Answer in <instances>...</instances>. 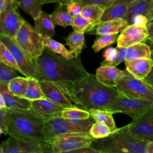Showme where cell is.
I'll return each instance as SVG.
<instances>
[{
    "instance_id": "cell-1",
    "label": "cell",
    "mask_w": 153,
    "mask_h": 153,
    "mask_svg": "<svg viewBox=\"0 0 153 153\" xmlns=\"http://www.w3.org/2000/svg\"><path fill=\"white\" fill-rule=\"evenodd\" d=\"M55 82L76 107L87 111H106L120 95L115 88L102 84L96 75L91 74L76 81Z\"/></svg>"
},
{
    "instance_id": "cell-2",
    "label": "cell",
    "mask_w": 153,
    "mask_h": 153,
    "mask_svg": "<svg viewBox=\"0 0 153 153\" xmlns=\"http://www.w3.org/2000/svg\"><path fill=\"white\" fill-rule=\"evenodd\" d=\"M36 59L40 71L39 80L74 81L89 74L82 65L80 55L68 59L44 49Z\"/></svg>"
},
{
    "instance_id": "cell-3",
    "label": "cell",
    "mask_w": 153,
    "mask_h": 153,
    "mask_svg": "<svg viewBox=\"0 0 153 153\" xmlns=\"http://www.w3.org/2000/svg\"><path fill=\"white\" fill-rule=\"evenodd\" d=\"M8 134L42 145L47 152H51L50 145L44 134L45 120L30 109H13L5 108Z\"/></svg>"
},
{
    "instance_id": "cell-4",
    "label": "cell",
    "mask_w": 153,
    "mask_h": 153,
    "mask_svg": "<svg viewBox=\"0 0 153 153\" xmlns=\"http://www.w3.org/2000/svg\"><path fill=\"white\" fill-rule=\"evenodd\" d=\"M148 143L134 137L127 124L117 128L105 137L94 139L91 146L99 153H146Z\"/></svg>"
},
{
    "instance_id": "cell-5",
    "label": "cell",
    "mask_w": 153,
    "mask_h": 153,
    "mask_svg": "<svg viewBox=\"0 0 153 153\" xmlns=\"http://www.w3.org/2000/svg\"><path fill=\"white\" fill-rule=\"evenodd\" d=\"M90 117L84 120H72L57 116L46 120L44 126V134L47 142H51L57 136L71 133H89L94 123Z\"/></svg>"
},
{
    "instance_id": "cell-6",
    "label": "cell",
    "mask_w": 153,
    "mask_h": 153,
    "mask_svg": "<svg viewBox=\"0 0 153 153\" xmlns=\"http://www.w3.org/2000/svg\"><path fill=\"white\" fill-rule=\"evenodd\" d=\"M0 41L8 47L14 56L21 70V74L26 77L39 79L40 71L36 58L22 48L14 38L5 34L0 33Z\"/></svg>"
},
{
    "instance_id": "cell-7",
    "label": "cell",
    "mask_w": 153,
    "mask_h": 153,
    "mask_svg": "<svg viewBox=\"0 0 153 153\" xmlns=\"http://www.w3.org/2000/svg\"><path fill=\"white\" fill-rule=\"evenodd\" d=\"M115 88L127 97L153 103V88L143 79L132 75L127 70L125 76L118 82Z\"/></svg>"
},
{
    "instance_id": "cell-8",
    "label": "cell",
    "mask_w": 153,
    "mask_h": 153,
    "mask_svg": "<svg viewBox=\"0 0 153 153\" xmlns=\"http://www.w3.org/2000/svg\"><path fill=\"white\" fill-rule=\"evenodd\" d=\"M94 140L89 133H71L60 135L50 143L51 152H72L91 146Z\"/></svg>"
},
{
    "instance_id": "cell-9",
    "label": "cell",
    "mask_w": 153,
    "mask_h": 153,
    "mask_svg": "<svg viewBox=\"0 0 153 153\" xmlns=\"http://www.w3.org/2000/svg\"><path fill=\"white\" fill-rule=\"evenodd\" d=\"M15 40L28 53L35 58L41 55L45 48L43 45V38L27 21L23 20L18 30Z\"/></svg>"
},
{
    "instance_id": "cell-10",
    "label": "cell",
    "mask_w": 153,
    "mask_h": 153,
    "mask_svg": "<svg viewBox=\"0 0 153 153\" xmlns=\"http://www.w3.org/2000/svg\"><path fill=\"white\" fill-rule=\"evenodd\" d=\"M153 106V103L138 99L127 97L120 93L119 97L106 110L111 113H123L133 120L137 118Z\"/></svg>"
},
{
    "instance_id": "cell-11",
    "label": "cell",
    "mask_w": 153,
    "mask_h": 153,
    "mask_svg": "<svg viewBox=\"0 0 153 153\" xmlns=\"http://www.w3.org/2000/svg\"><path fill=\"white\" fill-rule=\"evenodd\" d=\"M19 7L20 3L17 0H10L0 12V33L15 38L25 20L17 10Z\"/></svg>"
},
{
    "instance_id": "cell-12",
    "label": "cell",
    "mask_w": 153,
    "mask_h": 153,
    "mask_svg": "<svg viewBox=\"0 0 153 153\" xmlns=\"http://www.w3.org/2000/svg\"><path fill=\"white\" fill-rule=\"evenodd\" d=\"M131 134L146 142L153 141V106L128 124Z\"/></svg>"
},
{
    "instance_id": "cell-13",
    "label": "cell",
    "mask_w": 153,
    "mask_h": 153,
    "mask_svg": "<svg viewBox=\"0 0 153 153\" xmlns=\"http://www.w3.org/2000/svg\"><path fill=\"white\" fill-rule=\"evenodd\" d=\"M47 153L40 143L13 136L0 145V153Z\"/></svg>"
},
{
    "instance_id": "cell-14",
    "label": "cell",
    "mask_w": 153,
    "mask_h": 153,
    "mask_svg": "<svg viewBox=\"0 0 153 153\" xmlns=\"http://www.w3.org/2000/svg\"><path fill=\"white\" fill-rule=\"evenodd\" d=\"M148 37L146 27L129 25L118 36L117 46L128 47L137 43L145 42Z\"/></svg>"
},
{
    "instance_id": "cell-15",
    "label": "cell",
    "mask_w": 153,
    "mask_h": 153,
    "mask_svg": "<svg viewBox=\"0 0 153 153\" xmlns=\"http://www.w3.org/2000/svg\"><path fill=\"white\" fill-rule=\"evenodd\" d=\"M65 108L46 97L32 101L30 110L44 120L61 116Z\"/></svg>"
},
{
    "instance_id": "cell-16",
    "label": "cell",
    "mask_w": 153,
    "mask_h": 153,
    "mask_svg": "<svg viewBox=\"0 0 153 153\" xmlns=\"http://www.w3.org/2000/svg\"><path fill=\"white\" fill-rule=\"evenodd\" d=\"M39 82L42 92L46 98L65 108L76 107L55 82L39 80Z\"/></svg>"
},
{
    "instance_id": "cell-17",
    "label": "cell",
    "mask_w": 153,
    "mask_h": 153,
    "mask_svg": "<svg viewBox=\"0 0 153 153\" xmlns=\"http://www.w3.org/2000/svg\"><path fill=\"white\" fill-rule=\"evenodd\" d=\"M127 70H121L112 65L100 66L96 71L97 80L102 84L115 88L118 82L126 74Z\"/></svg>"
},
{
    "instance_id": "cell-18",
    "label": "cell",
    "mask_w": 153,
    "mask_h": 153,
    "mask_svg": "<svg viewBox=\"0 0 153 153\" xmlns=\"http://www.w3.org/2000/svg\"><path fill=\"white\" fill-rule=\"evenodd\" d=\"M0 94L4 97L6 108L29 110L31 108L32 101L13 94L7 85L2 82H0Z\"/></svg>"
},
{
    "instance_id": "cell-19",
    "label": "cell",
    "mask_w": 153,
    "mask_h": 153,
    "mask_svg": "<svg viewBox=\"0 0 153 153\" xmlns=\"http://www.w3.org/2000/svg\"><path fill=\"white\" fill-rule=\"evenodd\" d=\"M125 64L126 69L132 75L143 80L151 72L153 61L150 58L126 60Z\"/></svg>"
},
{
    "instance_id": "cell-20",
    "label": "cell",
    "mask_w": 153,
    "mask_h": 153,
    "mask_svg": "<svg viewBox=\"0 0 153 153\" xmlns=\"http://www.w3.org/2000/svg\"><path fill=\"white\" fill-rule=\"evenodd\" d=\"M129 25L124 19H117L101 22L88 33L89 34H118Z\"/></svg>"
},
{
    "instance_id": "cell-21",
    "label": "cell",
    "mask_w": 153,
    "mask_h": 153,
    "mask_svg": "<svg viewBox=\"0 0 153 153\" xmlns=\"http://www.w3.org/2000/svg\"><path fill=\"white\" fill-rule=\"evenodd\" d=\"M34 23L35 30L43 38H53L54 36L55 25L53 22L51 14L42 11L40 15L34 19Z\"/></svg>"
},
{
    "instance_id": "cell-22",
    "label": "cell",
    "mask_w": 153,
    "mask_h": 153,
    "mask_svg": "<svg viewBox=\"0 0 153 153\" xmlns=\"http://www.w3.org/2000/svg\"><path fill=\"white\" fill-rule=\"evenodd\" d=\"M106 7L104 5L99 4H87L83 6L80 15L91 23V30L100 23L101 17Z\"/></svg>"
},
{
    "instance_id": "cell-23",
    "label": "cell",
    "mask_w": 153,
    "mask_h": 153,
    "mask_svg": "<svg viewBox=\"0 0 153 153\" xmlns=\"http://www.w3.org/2000/svg\"><path fill=\"white\" fill-rule=\"evenodd\" d=\"M65 44L69 47L70 52L75 57L79 56L82 49L85 47L84 32L74 30L65 38Z\"/></svg>"
},
{
    "instance_id": "cell-24",
    "label": "cell",
    "mask_w": 153,
    "mask_h": 153,
    "mask_svg": "<svg viewBox=\"0 0 153 153\" xmlns=\"http://www.w3.org/2000/svg\"><path fill=\"white\" fill-rule=\"evenodd\" d=\"M129 4L112 3L106 7L100 22L109 20L124 19L127 14Z\"/></svg>"
},
{
    "instance_id": "cell-25",
    "label": "cell",
    "mask_w": 153,
    "mask_h": 153,
    "mask_svg": "<svg viewBox=\"0 0 153 153\" xmlns=\"http://www.w3.org/2000/svg\"><path fill=\"white\" fill-rule=\"evenodd\" d=\"M152 0H140L129 4L127 14L124 18L130 25L131 19L137 15H145L146 16Z\"/></svg>"
},
{
    "instance_id": "cell-26",
    "label": "cell",
    "mask_w": 153,
    "mask_h": 153,
    "mask_svg": "<svg viewBox=\"0 0 153 153\" xmlns=\"http://www.w3.org/2000/svg\"><path fill=\"white\" fill-rule=\"evenodd\" d=\"M151 50L149 45L145 42L132 45L127 48L126 60H134L150 58Z\"/></svg>"
},
{
    "instance_id": "cell-27",
    "label": "cell",
    "mask_w": 153,
    "mask_h": 153,
    "mask_svg": "<svg viewBox=\"0 0 153 153\" xmlns=\"http://www.w3.org/2000/svg\"><path fill=\"white\" fill-rule=\"evenodd\" d=\"M88 111H89L90 117L95 122L103 123L106 125L112 131L117 128L112 116V113L108 111L94 108L90 109Z\"/></svg>"
},
{
    "instance_id": "cell-28",
    "label": "cell",
    "mask_w": 153,
    "mask_h": 153,
    "mask_svg": "<svg viewBox=\"0 0 153 153\" xmlns=\"http://www.w3.org/2000/svg\"><path fill=\"white\" fill-rule=\"evenodd\" d=\"M66 6L63 4H58V6L51 14L53 22L55 25L63 27L71 26L73 16L67 11Z\"/></svg>"
},
{
    "instance_id": "cell-29",
    "label": "cell",
    "mask_w": 153,
    "mask_h": 153,
    "mask_svg": "<svg viewBox=\"0 0 153 153\" xmlns=\"http://www.w3.org/2000/svg\"><path fill=\"white\" fill-rule=\"evenodd\" d=\"M21 8L33 20L36 19L42 11V7L44 5V0H17Z\"/></svg>"
},
{
    "instance_id": "cell-30",
    "label": "cell",
    "mask_w": 153,
    "mask_h": 153,
    "mask_svg": "<svg viewBox=\"0 0 153 153\" xmlns=\"http://www.w3.org/2000/svg\"><path fill=\"white\" fill-rule=\"evenodd\" d=\"M43 45L45 49L51 52L58 54L68 59H71L75 57L69 50L65 47L64 45L54 40L52 38L46 37L43 38Z\"/></svg>"
},
{
    "instance_id": "cell-31",
    "label": "cell",
    "mask_w": 153,
    "mask_h": 153,
    "mask_svg": "<svg viewBox=\"0 0 153 153\" xmlns=\"http://www.w3.org/2000/svg\"><path fill=\"white\" fill-rule=\"evenodd\" d=\"M23 97L30 101L45 97L39 79L35 78H28V85Z\"/></svg>"
},
{
    "instance_id": "cell-32",
    "label": "cell",
    "mask_w": 153,
    "mask_h": 153,
    "mask_svg": "<svg viewBox=\"0 0 153 153\" xmlns=\"http://www.w3.org/2000/svg\"><path fill=\"white\" fill-rule=\"evenodd\" d=\"M28 85V78L19 76L11 80L8 84V88L13 94L23 97Z\"/></svg>"
},
{
    "instance_id": "cell-33",
    "label": "cell",
    "mask_w": 153,
    "mask_h": 153,
    "mask_svg": "<svg viewBox=\"0 0 153 153\" xmlns=\"http://www.w3.org/2000/svg\"><path fill=\"white\" fill-rule=\"evenodd\" d=\"M118 36V34L98 35L92 45V49L95 53H97L100 50L108 47L117 41Z\"/></svg>"
},
{
    "instance_id": "cell-34",
    "label": "cell",
    "mask_w": 153,
    "mask_h": 153,
    "mask_svg": "<svg viewBox=\"0 0 153 153\" xmlns=\"http://www.w3.org/2000/svg\"><path fill=\"white\" fill-rule=\"evenodd\" d=\"M0 62L21 73V70L14 56L8 47L1 41H0Z\"/></svg>"
},
{
    "instance_id": "cell-35",
    "label": "cell",
    "mask_w": 153,
    "mask_h": 153,
    "mask_svg": "<svg viewBox=\"0 0 153 153\" xmlns=\"http://www.w3.org/2000/svg\"><path fill=\"white\" fill-rule=\"evenodd\" d=\"M61 116L72 120H84L90 117L89 111L78 107L65 108L63 110Z\"/></svg>"
},
{
    "instance_id": "cell-36",
    "label": "cell",
    "mask_w": 153,
    "mask_h": 153,
    "mask_svg": "<svg viewBox=\"0 0 153 153\" xmlns=\"http://www.w3.org/2000/svg\"><path fill=\"white\" fill-rule=\"evenodd\" d=\"M111 132V130L106 125L97 122H94L89 130V134L94 139L105 137Z\"/></svg>"
},
{
    "instance_id": "cell-37",
    "label": "cell",
    "mask_w": 153,
    "mask_h": 153,
    "mask_svg": "<svg viewBox=\"0 0 153 153\" xmlns=\"http://www.w3.org/2000/svg\"><path fill=\"white\" fill-rule=\"evenodd\" d=\"M71 26L74 30L84 33H88L92 29L91 23L81 15L73 16Z\"/></svg>"
},
{
    "instance_id": "cell-38",
    "label": "cell",
    "mask_w": 153,
    "mask_h": 153,
    "mask_svg": "<svg viewBox=\"0 0 153 153\" xmlns=\"http://www.w3.org/2000/svg\"><path fill=\"white\" fill-rule=\"evenodd\" d=\"M19 76L14 69L0 62V82L8 85L11 80Z\"/></svg>"
},
{
    "instance_id": "cell-39",
    "label": "cell",
    "mask_w": 153,
    "mask_h": 153,
    "mask_svg": "<svg viewBox=\"0 0 153 153\" xmlns=\"http://www.w3.org/2000/svg\"><path fill=\"white\" fill-rule=\"evenodd\" d=\"M117 56V50L116 48L108 47L103 53L104 60L100 63V65H112Z\"/></svg>"
},
{
    "instance_id": "cell-40",
    "label": "cell",
    "mask_w": 153,
    "mask_h": 153,
    "mask_svg": "<svg viewBox=\"0 0 153 153\" xmlns=\"http://www.w3.org/2000/svg\"><path fill=\"white\" fill-rule=\"evenodd\" d=\"M83 5L79 1H72L66 6L67 11L72 16L80 15L83 8Z\"/></svg>"
},
{
    "instance_id": "cell-41",
    "label": "cell",
    "mask_w": 153,
    "mask_h": 153,
    "mask_svg": "<svg viewBox=\"0 0 153 153\" xmlns=\"http://www.w3.org/2000/svg\"><path fill=\"white\" fill-rule=\"evenodd\" d=\"M0 131L1 134H8V124L5 108H0Z\"/></svg>"
},
{
    "instance_id": "cell-42",
    "label": "cell",
    "mask_w": 153,
    "mask_h": 153,
    "mask_svg": "<svg viewBox=\"0 0 153 153\" xmlns=\"http://www.w3.org/2000/svg\"><path fill=\"white\" fill-rule=\"evenodd\" d=\"M117 56L115 60L113 63L112 66H117L118 65L121 63L123 62H125L126 59V51H127V47H117Z\"/></svg>"
},
{
    "instance_id": "cell-43",
    "label": "cell",
    "mask_w": 153,
    "mask_h": 153,
    "mask_svg": "<svg viewBox=\"0 0 153 153\" xmlns=\"http://www.w3.org/2000/svg\"><path fill=\"white\" fill-rule=\"evenodd\" d=\"M148 22H149L147 17L145 15L140 14L133 17L130 22V25H134L138 26L146 27Z\"/></svg>"
},
{
    "instance_id": "cell-44",
    "label": "cell",
    "mask_w": 153,
    "mask_h": 153,
    "mask_svg": "<svg viewBox=\"0 0 153 153\" xmlns=\"http://www.w3.org/2000/svg\"><path fill=\"white\" fill-rule=\"evenodd\" d=\"M114 0H81L79 2L83 5L87 4H99L106 7L109 6Z\"/></svg>"
},
{
    "instance_id": "cell-45",
    "label": "cell",
    "mask_w": 153,
    "mask_h": 153,
    "mask_svg": "<svg viewBox=\"0 0 153 153\" xmlns=\"http://www.w3.org/2000/svg\"><path fill=\"white\" fill-rule=\"evenodd\" d=\"M72 152L73 153H99V152L96 149H95L91 146L74 151Z\"/></svg>"
},
{
    "instance_id": "cell-46",
    "label": "cell",
    "mask_w": 153,
    "mask_h": 153,
    "mask_svg": "<svg viewBox=\"0 0 153 153\" xmlns=\"http://www.w3.org/2000/svg\"><path fill=\"white\" fill-rule=\"evenodd\" d=\"M81 0H44V4L49 3H57L58 4H63L67 5L69 3L72 1H80Z\"/></svg>"
},
{
    "instance_id": "cell-47",
    "label": "cell",
    "mask_w": 153,
    "mask_h": 153,
    "mask_svg": "<svg viewBox=\"0 0 153 153\" xmlns=\"http://www.w3.org/2000/svg\"><path fill=\"white\" fill-rule=\"evenodd\" d=\"M147 29L148 32V37L146 41H153V20L148 23Z\"/></svg>"
},
{
    "instance_id": "cell-48",
    "label": "cell",
    "mask_w": 153,
    "mask_h": 153,
    "mask_svg": "<svg viewBox=\"0 0 153 153\" xmlns=\"http://www.w3.org/2000/svg\"><path fill=\"white\" fill-rule=\"evenodd\" d=\"M148 84H149L152 88H153V66L151 69V72L148 74V75L143 79Z\"/></svg>"
},
{
    "instance_id": "cell-49",
    "label": "cell",
    "mask_w": 153,
    "mask_h": 153,
    "mask_svg": "<svg viewBox=\"0 0 153 153\" xmlns=\"http://www.w3.org/2000/svg\"><path fill=\"white\" fill-rule=\"evenodd\" d=\"M146 17L148 18V20L149 22L153 20V0H152V2L151 4V5L150 9H149V11H148V13L146 15Z\"/></svg>"
},
{
    "instance_id": "cell-50",
    "label": "cell",
    "mask_w": 153,
    "mask_h": 153,
    "mask_svg": "<svg viewBox=\"0 0 153 153\" xmlns=\"http://www.w3.org/2000/svg\"><path fill=\"white\" fill-rule=\"evenodd\" d=\"M9 1L10 0H0V12L4 10Z\"/></svg>"
},
{
    "instance_id": "cell-51",
    "label": "cell",
    "mask_w": 153,
    "mask_h": 153,
    "mask_svg": "<svg viewBox=\"0 0 153 153\" xmlns=\"http://www.w3.org/2000/svg\"><path fill=\"white\" fill-rule=\"evenodd\" d=\"M146 153H153V141L148 142L146 148Z\"/></svg>"
},
{
    "instance_id": "cell-52",
    "label": "cell",
    "mask_w": 153,
    "mask_h": 153,
    "mask_svg": "<svg viewBox=\"0 0 153 153\" xmlns=\"http://www.w3.org/2000/svg\"><path fill=\"white\" fill-rule=\"evenodd\" d=\"M140 1V0H114L111 4H112V3H126V4H130V3L132 2H134V1Z\"/></svg>"
},
{
    "instance_id": "cell-53",
    "label": "cell",
    "mask_w": 153,
    "mask_h": 153,
    "mask_svg": "<svg viewBox=\"0 0 153 153\" xmlns=\"http://www.w3.org/2000/svg\"><path fill=\"white\" fill-rule=\"evenodd\" d=\"M145 42H148L149 47H150V50H151V55H150V59L153 61V42H151V41H146Z\"/></svg>"
},
{
    "instance_id": "cell-54",
    "label": "cell",
    "mask_w": 153,
    "mask_h": 153,
    "mask_svg": "<svg viewBox=\"0 0 153 153\" xmlns=\"http://www.w3.org/2000/svg\"><path fill=\"white\" fill-rule=\"evenodd\" d=\"M5 104L3 96L0 94V108H5Z\"/></svg>"
},
{
    "instance_id": "cell-55",
    "label": "cell",
    "mask_w": 153,
    "mask_h": 153,
    "mask_svg": "<svg viewBox=\"0 0 153 153\" xmlns=\"http://www.w3.org/2000/svg\"><path fill=\"white\" fill-rule=\"evenodd\" d=\"M151 41V42H153V41ZM146 42V41H145Z\"/></svg>"
}]
</instances>
